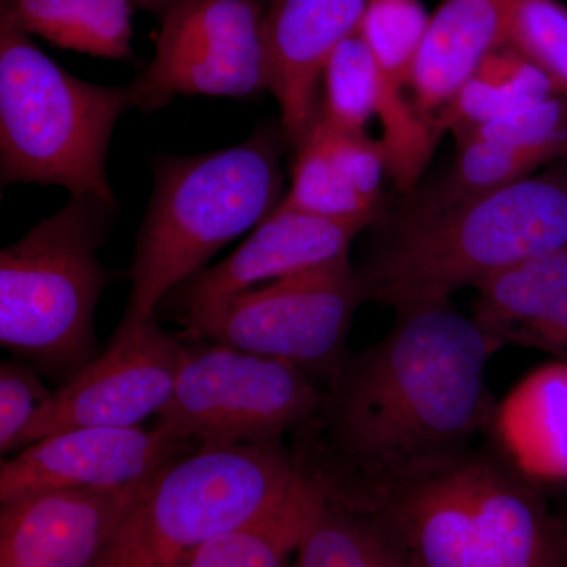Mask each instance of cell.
Instances as JSON below:
<instances>
[{"mask_svg": "<svg viewBox=\"0 0 567 567\" xmlns=\"http://www.w3.org/2000/svg\"><path fill=\"white\" fill-rule=\"evenodd\" d=\"M159 427H74L37 440L0 466V502L40 488H125L196 450Z\"/></svg>", "mask_w": 567, "mask_h": 567, "instance_id": "7c38bea8", "label": "cell"}, {"mask_svg": "<svg viewBox=\"0 0 567 567\" xmlns=\"http://www.w3.org/2000/svg\"><path fill=\"white\" fill-rule=\"evenodd\" d=\"M185 346L156 317L118 324L110 347L65 385L52 391L20 447L74 427H134L158 415L174 393Z\"/></svg>", "mask_w": 567, "mask_h": 567, "instance_id": "8fae6325", "label": "cell"}, {"mask_svg": "<svg viewBox=\"0 0 567 567\" xmlns=\"http://www.w3.org/2000/svg\"><path fill=\"white\" fill-rule=\"evenodd\" d=\"M473 319L499 346L567 360V248L529 257L477 287Z\"/></svg>", "mask_w": 567, "mask_h": 567, "instance_id": "e0dca14e", "label": "cell"}, {"mask_svg": "<svg viewBox=\"0 0 567 567\" xmlns=\"http://www.w3.org/2000/svg\"><path fill=\"white\" fill-rule=\"evenodd\" d=\"M363 284L350 256L254 287L177 320L183 338L297 365L323 388L344 365Z\"/></svg>", "mask_w": 567, "mask_h": 567, "instance_id": "ba28073f", "label": "cell"}, {"mask_svg": "<svg viewBox=\"0 0 567 567\" xmlns=\"http://www.w3.org/2000/svg\"><path fill=\"white\" fill-rule=\"evenodd\" d=\"M284 207L333 221H360L372 226L380 208L365 203L336 169L317 142L306 137L295 148L292 183L284 196Z\"/></svg>", "mask_w": 567, "mask_h": 567, "instance_id": "d4e9b609", "label": "cell"}, {"mask_svg": "<svg viewBox=\"0 0 567 567\" xmlns=\"http://www.w3.org/2000/svg\"><path fill=\"white\" fill-rule=\"evenodd\" d=\"M132 2L137 9L152 11V13L158 14L162 18L166 10L173 7L177 0H132Z\"/></svg>", "mask_w": 567, "mask_h": 567, "instance_id": "4dcf8cb0", "label": "cell"}, {"mask_svg": "<svg viewBox=\"0 0 567 567\" xmlns=\"http://www.w3.org/2000/svg\"><path fill=\"white\" fill-rule=\"evenodd\" d=\"M420 0H368L360 31L385 80L413 95V71L427 31Z\"/></svg>", "mask_w": 567, "mask_h": 567, "instance_id": "484cf974", "label": "cell"}, {"mask_svg": "<svg viewBox=\"0 0 567 567\" xmlns=\"http://www.w3.org/2000/svg\"><path fill=\"white\" fill-rule=\"evenodd\" d=\"M509 43L567 96V9L558 0H516Z\"/></svg>", "mask_w": 567, "mask_h": 567, "instance_id": "83f0119b", "label": "cell"}, {"mask_svg": "<svg viewBox=\"0 0 567 567\" xmlns=\"http://www.w3.org/2000/svg\"><path fill=\"white\" fill-rule=\"evenodd\" d=\"M132 0H0V25L61 50L125 61L133 54Z\"/></svg>", "mask_w": 567, "mask_h": 567, "instance_id": "d6986e66", "label": "cell"}, {"mask_svg": "<svg viewBox=\"0 0 567 567\" xmlns=\"http://www.w3.org/2000/svg\"><path fill=\"white\" fill-rule=\"evenodd\" d=\"M565 567H567V565Z\"/></svg>", "mask_w": 567, "mask_h": 567, "instance_id": "d6a6232c", "label": "cell"}, {"mask_svg": "<svg viewBox=\"0 0 567 567\" xmlns=\"http://www.w3.org/2000/svg\"><path fill=\"white\" fill-rule=\"evenodd\" d=\"M286 145L281 122L265 123L233 147L153 159L152 196L134 241L132 290L118 324L156 317L175 287L279 207Z\"/></svg>", "mask_w": 567, "mask_h": 567, "instance_id": "7a4b0ae2", "label": "cell"}, {"mask_svg": "<svg viewBox=\"0 0 567 567\" xmlns=\"http://www.w3.org/2000/svg\"><path fill=\"white\" fill-rule=\"evenodd\" d=\"M147 483L40 488L3 499L0 567H92Z\"/></svg>", "mask_w": 567, "mask_h": 567, "instance_id": "4fadbf2b", "label": "cell"}, {"mask_svg": "<svg viewBox=\"0 0 567 567\" xmlns=\"http://www.w3.org/2000/svg\"><path fill=\"white\" fill-rule=\"evenodd\" d=\"M290 567H415V563L383 514L338 505L322 494Z\"/></svg>", "mask_w": 567, "mask_h": 567, "instance_id": "ffe728a7", "label": "cell"}, {"mask_svg": "<svg viewBox=\"0 0 567 567\" xmlns=\"http://www.w3.org/2000/svg\"><path fill=\"white\" fill-rule=\"evenodd\" d=\"M563 518H565V517H563ZM565 520H566V524H567V518H565Z\"/></svg>", "mask_w": 567, "mask_h": 567, "instance_id": "1f68e13d", "label": "cell"}, {"mask_svg": "<svg viewBox=\"0 0 567 567\" xmlns=\"http://www.w3.org/2000/svg\"><path fill=\"white\" fill-rule=\"evenodd\" d=\"M514 9L516 0H442L432 14L413 71V99L436 128L481 63L509 41Z\"/></svg>", "mask_w": 567, "mask_h": 567, "instance_id": "2e32d148", "label": "cell"}, {"mask_svg": "<svg viewBox=\"0 0 567 567\" xmlns=\"http://www.w3.org/2000/svg\"><path fill=\"white\" fill-rule=\"evenodd\" d=\"M529 175L456 210L395 219L357 268L365 301L391 308L451 301L529 257L567 248V167Z\"/></svg>", "mask_w": 567, "mask_h": 567, "instance_id": "3957f363", "label": "cell"}, {"mask_svg": "<svg viewBox=\"0 0 567 567\" xmlns=\"http://www.w3.org/2000/svg\"><path fill=\"white\" fill-rule=\"evenodd\" d=\"M499 349L451 301L395 309L393 327L349 354L315 415L295 431L301 475L324 498L377 511L494 434L487 364Z\"/></svg>", "mask_w": 567, "mask_h": 567, "instance_id": "6da1fadb", "label": "cell"}, {"mask_svg": "<svg viewBox=\"0 0 567 567\" xmlns=\"http://www.w3.org/2000/svg\"><path fill=\"white\" fill-rule=\"evenodd\" d=\"M52 391L43 375L24 361L0 364V451L9 454L20 450L25 429L43 409Z\"/></svg>", "mask_w": 567, "mask_h": 567, "instance_id": "f546056e", "label": "cell"}, {"mask_svg": "<svg viewBox=\"0 0 567 567\" xmlns=\"http://www.w3.org/2000/svg\"><path fill=\"white\" fill-rule=\"evenodd\" d=\"M121 205L70 197L0 252V344L62 386L99 357L95 312L115 279L99 251Z\"/></svg>", "mask_w": 567, "mask_h": 567, "instance_id": "5b68a950", "label": "cell"}, {"mask_svg": "<svg viewBox=\"0 0 567 567\" xmlns=\"http://www.w3.org/2000/svg\"><path fill=\"white\" fill-rule=\"evenodd\" d=\"M306 137L322 147L336 169L365 203L382 208V181L383 175L388 174L386 151L382 140H372L365 132L341 128L320 114Z\"/></svg>", "mask_w": 567, "mask_h": 567, "instance_id": "f1b7e54d", "label": "cell"}, {"mask_svg": "<svg viewBox=\"0 0 567 567\" xmlns=\"http://www.w3.org/2000/svg\"><path fill=\"white\" fill-rule=\"evenodd\" d=\"M322 85L319 114L341 128L365 132L379 110L382 71L360 31L328 59Z\"/></svg>", "mask_w": 567, "mask_h": 567, "instance_id": "cb8c5ba5", "label": "cell"}, {"mask_svg": "<svg viewBox=\"0 0 567 567\" xmlns=\"http://www.w3.org/2000/svg\"><path fill=\"white\" fill-rule=\"evenodd\" d=\"M369 224L333 221L279 204L233 254L186 279L162 306L181 320L262 282H274L349 256Z\"/></svg>", "mask_w": 567, "mask_h": 567, "instance_id": "5bb4252c", "label": "cell"}, {"mask_svg": "<svg viewBox=\"0 0 567 567\" xmlns=\"http://www.w3.org/2000/svg\"><path fill=\"white\" fill-rule=\"evenodd\" d=\"M368 0H270L265 41L271 92L281 110L287 145L295 148L315 125L322 76L336 48L360 28Z\"/></svg>", "mask_w": 567, "mask_h": 567, "instance_id": "9a60e30c", "label": "cell"}, {"mask_svg": "<svg viewBox=\"0 0 567 567\" xmlns=\"http://www.w3.org/2000/svg\"><path fill=\"white\" fill-rule=\"evenodd\" d=\"M494 436L537 486H567V360L537 369L498 405Z\"/></svg>", "mask_w": 567, "mask_h": 567, "instance_id": "ac0fdd59", "label": "cell"}, {"mask_svg": "<svg viewBox=\"0 0 567 567\" xmlns=\"http://www.w3.org/2000/svg\"><path fill=\"white\" fill-rule=\"evenodd\" d=\"M559 93L546 74L507 41L480 69L440 115L442 134L454 136Z\"/></svg>", "mask_w": 567, "mask_h": 567, "instance_id": "7402d4cb", "label": "cell"}, {"mask_svg": "<svg viewBox=\"0 0 567 567\" xmlns=\"http://www.w3.org/2000/svg\"><path fill=\"white\" fill-rule=\"evenodd\" d=\"M159 20L155 54L132 82L136 110H163L178 95L271 92L262 0H177Z\"/></svg>", "mask_w": 567, "mask_h": 567, "instance_id": "30bf717a", "label": "cell"}, {"mask_svg": "<svg viewBox=\"0 0 567 567\" xmlns=\"http://www.w3.org/2000/svg\"><path fill=\"white\" fill-rule=\"evenodd\" d=\"M303 481L286 443L199 445L148 481L92 567H182Z\"/></svg>", "mask_w": 567, "mask_h": 567, "instance_id": "52a82bcc", "label": "cell"}, {"mask_svg": "<svg viewBox=\"0 0 567 567\" xmlns=\"http://www.w3.org/2000/svg\"><path fill=\"white\" fill-rule=\"evenodd\" d=\"M132 84H92L48 58L28 33L0 25V183L61 186L117 203L107 156Z\"/></svg>", "mask_w": 567, "mask_h": 567, "instance_id": "8992f818", "label": "cell"}, {"mask_svg": "<svg viewBox=\"0 0 567 567\" xmlns=\"http://www.w3.org/2000/svg\"><path fill=\"white\" fill-rule=\"evenodd\" d=\"M320 495L305 477L281 503L215 537L182 567H290Z\"/></svg>", "mask_w": 567, "mask_h": 567, "instance_id": "44dd1931", "label": "cell"}, {"mask_svg": "<svg viewBox=\"0 0 567 567\" xmlns=\"http://www.w3.org/2000/svg\"><path fill=\"white\" fill-rule=\"evenodd\" d=\"M454 137H477L557 163L567 153V96L555 93Z\"/></svg>", "mask_w": 567, "mask_h": 567, "instance_id": "4316f807", "label": "cell"}, {"mask_svg": "<svg viewBox=\"0 0 567 567\" xmlns=\"http://www.w3.org/2000/svg\"><path fill=\"white\" fill-rule=\"evenodd\" d=\"M322 391L287 361L192 341L156 427L196 445L284 443L315 415Z\"/></svg>", "mask_w": 567, "mask_h": 567, "instance_id": "9c48e42d", "label": "cell"}, {"mask_svg": "<svg viewBox=\"0 0 567 567\" xmlns=\"http://www.w3.org/2000/svg\"><path fill=\"white\" fill-rule=\"evenodd\" d=\"M457 142L453 166L434 185L416 194L399 221L434 218L472 203L546 166L543 159L495 142L464 137Z\"/></svg>", "mask_w": 567, "mask_h": 567, "instance_id": "603a6c76", "label": "cell"}, {"mask_svg": "<svg viewBox=\"0 0 567 567\" xmlns=\"http://www.w3.org/2000/svg\"><path fill=\"white\" fill-rule=\"evenodd\" d=\"M415 567H565L567 524L494 434L380 506Z\"/></svg>", "mask_w": 567, "mask_h": 567, "instance_id": "277c9868", "label": "cell"}]
</instances>
